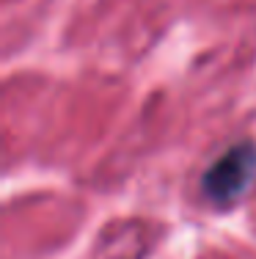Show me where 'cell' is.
Returning a JSON list of instances; mask_svg holds the SVG:
<instances>
[{
  "mask_svg": "<svg viewBox=\"0 0 256 259\" xmlns=\"http://www.w3.org/2000/svg\"><path fill=\"white\" fill-rule=\"evenodd\" d=\"M256 177V144L242 141L226 149L215 163L207 168L201 190L215 204H231L248 190Z\"/></svg>",
  "mask_w": 256,
  "mask_h": 259,
  "instance_id": "cell-1",
  "label": "cell"
}]
</instances>
